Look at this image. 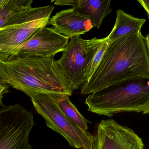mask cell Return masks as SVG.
I'll return each instance as SVG.
<instances>
[{"label":"cell","instance_id":"6da1fadb","mask_svg":"<svg viewBox=\"0 0 149 149\" xmlns=\"http://www.w3.org/2000/svg\"><path fill=\"white\" fill-rule=\"evenodd\" d=\"M149 78V55L141 31L110 43L93 76L81 86L82 95L91 94L120 82Z\"/></svg>","mask_w":149,"mask_h":149},{"label":"cell","instance_id":"7a4b0ae2","mask_svg":"<svg viewBox=\"0 0 149 149\" xmlns=\"http://www.w3.org/2000/svg\"><path fill=\"white\" fill-rule=\"evenodd\" d=\"M7 84L29 97L36 94L72 95V91L54 58H13L3 63Z\"/></svg>","mask_w":149,"mask_h":149},{"label":"cell","instance_id":"3957f363","mask_svg":"<svg viewBox=\"0 0 149 149\" xmlns=\"http://www.w3.org/2000/svg\"><path fill=\"white\" fill-rule=\"evenodd\" d=\"M88 110L111 117L122 113L149 114V78L120 82L88 94Z\"/></svg>","mask_w":149,"mask_h":149},{"label":"cell","instance_id":"277c9868","mask_svg":"<svg viewBox=\"0 0 149 149\" xmlns=\"http://www.w3.org/2000/svg\"><path fill=\"white\" fill-rule=\"evenodd\" d=\"M54 5L32 8L18 14L0 29V61L8 60L39 29L49 24Z\"/></svg>","mask_w":149,"mask_h":149},{"label":"cell","instance_id":"5b68a950","mask_svg":"<svg viewBox=\"0 0 149 149\" xmlns=\"http://www.w3.org/2000/svg\"><path fill=\"white\" fill-rule=\"evenodd\" d=\"M30 97L47 127L62 135L70 146L78 149H94V136L80 128L65 115L58 107L55 94H36Z\"/></svg>","mask_w":149,"mask_h":149},{"label":"cell","instance_id":"8992f818","mask_svg":"<svg viewBox=\"0 0 149 149\" xmlns=\"http://www.w3.org/2000/svg\"><path fill=\"white\" fill-rule=\"evenodd\" d=\"M105 39L96 37L84 39L81 36H75L62 52L57 63L73 92L86 81L88 65Z\"/></svg>","mask_w":149,"mask_h":149},{"label":"cell","instance_id":"52a82bcc","mask_svg":"<svg viewBox=\"0 0 149 149\" xmlns=\"http://www.w3.org/2000/svg\"><path fill=\"white\" fill-rule=\"evenodd\" d=\"M35 125L33 114L17 103L0 109V149H32L29 136Z\"/></svg>","mask_w":149,"mask_h":149},{"label":"cell","instance_id":"ba28073f","mask_svg":"<svg viewBox=\"0 0 149 149\" xmlns=\"http://www.w3.org/2000/svg\"><path fill=\"white\" fill-rule=\"evenodd\" d=\"M94 141V149H144L142 139L133 129L112 119L100 122Z\"/></svg>","mask_w":149,"mask_h":149},{"label":"cell","instance_id":"9c48e42d","mask_svg":"<svg viewBox=\"0 0 149 149\" xmlns=\"http://www.w3.org/2000/svg\"><path fill=\"white\" fill-rule=\"evenodd\" d=\"M69 42L68 37L58 33L54 28L45 26L38 30L9 60L16 57L54 58L57 53L64 50Z\"/></svg>","mask_w":149,"mask_h":149},{"label":"cell","instance_id":"30bf717a","mask_svg":"<svg viewBox=\"0 0 149 149\" xmlns=\"http://www.w3.org/2000/svg\"><path fill=\"white\" fill-rule=\"evenodd\" d=\"M49 24L58 33L69 38L85 34L94 27L88 17L73 8L56 13L50 19Z\"/></svg>","mask_w":149,"mask_h":149},{"label":"cell","instance_id":"8fae6325","mask_svg":"<svg viewBox=\"0 0 149 149\" xmlns=\"http://www.w3.org/2000/svg\"><path fill=\"white\" fill-rule=\"evenodd\" d=\"M110 0H57L54 4L71 6L81 14L88 17L93 27L99 29L104 17L112 12Z\"/></svg>","mask_w":149,"mask_h":149},{"label":"cell","instance_id":"7c38bea8","mask_svg":"<svg viewBox=\"0 0 149 149\" xmlns=\"http://www.w3.org/2000/svg\"><path fill=\"white\" fill-rule=\"evenodd\" d=\"M146 22L144 18L135 17L125 13L121 9L117 10L115 24L107 36L109 43L132 32L141 31Z\"/></svg>","mask_w":149,"mask_h":149},{"label":"cell","instance_id":"4fadbf2b","mask_svg":"<svg viewBox=\"0 0 149 149\" xmlns=\"http://www.w3.org/2000/svg\"><path fill=\"white\" fill-rule=\"evenodd\" d=\"M58 107L65 115L84 131H88V123L91 122L86 119L78 111L75 106L70 101V95L65 94H55Z\"/></svg>","mask_w":149,"mask_h":149},{"label":"cell","instance_id":"5bb4252c","mask_svg":"<svg viewBox=\"0 0 149 149\" xmlns=\"http://www.w3.org/2000/svg\"><path fill=\"white\" fill-rule=\"evenodd\" d=\"M32 0H3L0 3V29L13 17L32 8Z\"/></svg>","mask_w":149,"mask_h":149},{"label":"cell","instance_id":"9a60e30c","mask_svg":"<svg viewBox=\"0 0 149 149\" xmlns=\"http://www.w3.org/2000/svg\"><path fill=\"white\" fill-rule=\"evenodd\" d=\"M109 44V43L108 41L107 36V37L105 38V40L103 41V43H102L88 65L85 73L86 81L90 79L93 76L94 73L95 72L99 64L100 63L105 51L108 47Z\"/></svg>","mask_w":149,"mask_h":149},{"label":"cell","instance_id":"2e32d148","mask_svg":"<svg viewBox=\"0 0 149 149\" xmlns=\"http://www.w3.org/2000/svg\"><path fill=\"white\" fill-rule=\"evenodd\" d=\"M8 85L0 81V105L1 106H3L2 100L3 95L8 92Z\"/></svg>","mask_w":149,"mask_h":149},{"label":"cell","instance_id":"e0dca14e","mask_svg":"<svg viewBox=\"0 0 149 149\" xmlns=\"http://www.w3.org/2000/svg\"><path fill=\"white\" fill-rule=\"evenodd\" d=\"M3 62L0 61V81L7 84V77L3 66Z\"/></svg>","mask_w":149,"mask_h":149},{"label":"cell","instance_id":"ac0fdd59","mask_svg":"<svg viewBox=\"0 0 149 149\" xmlns=\"http://www.w3.org/2000/svg\"><path fill=\"white\" fill-rule=\"evenodd\" d=\"M138 2L146 10L149 19V1L138 0Z\"/></svg>","mask_w":149,"mask_h":149},{"label":"cell","instance_id":"d6986e66","mask_svg":"<svg viewBox=\"0 0 149 149\" xmlns=\"http://www.w3.org/2000/svg\"><path fill=\"white\" fill-rule=\"evenodd\" d=\"M146 43H147V47H148V51L149 55V33L146 38Z\"/></svg>","mask_w":149,"mask_h":149}]
</instances>
